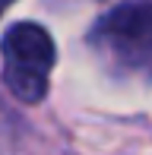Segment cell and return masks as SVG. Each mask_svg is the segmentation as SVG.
Instances as JSON below:
<instances>
[{
    "mask_svg": "<svg viewBox=\"0 0 152 155\" xmlns=\"http://www.w3.org/2000/svg\"><path fill=\"white\" fill-rule=\"evenodd\" d=\"M92 48L108 67L130 76H152V3H121L95 22Z\"/></svg>",
    "mask_w": 152,
    "mask_h": 155,
    "instance_id": "cell-1",
    "label": "cell"
},
{
    "mask_svg": "<svg viewBox=\"0 0 152 155\" xmlns=\"http://www.w3.org/2000/svg\"><path fill=\"white\" fill-rule=\"evenodd\" d=\"M10 3H13V0H0V16H3V10H6Z\"/></svg>",
    "mask_w": 152,
    "mask_h": 155,
    "instance_id": "cell-3",
    "label": "cell"
},
{
    "mask_svg": "<svg viewBox=\"0 0 152 155\" xmlns=\"http://www.w3.org/2000/svg\"><path fill=\"white\" fill-rule=\"evenodd\" d=\"M54 60V38L38 22H19L3 35V79L22 101L45 98Z\"/></svg>",
    "mask_w": 152,
    "mask_h": 155,
    "instance_id": "cell-2",
    "label": "cell"
}]
</instances>
